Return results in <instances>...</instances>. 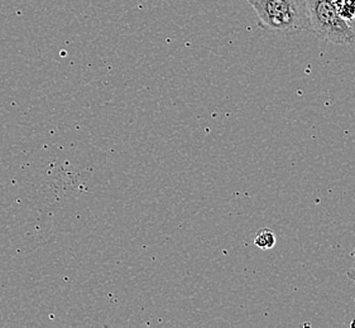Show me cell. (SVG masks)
<instances>
[{
	"instance_id": "cell-1",
	"label": "cell",
	"mask_w": 355,
	"mask_h": 328,
	"mask_svg": "<svg viewBox=\"0 0 355 328\" xmlns=\"http://www.w3.org/2000/svg\"><path fill=\"white\" fill-rule=\"evenodd\" d=\"M258 26L276 36H296L309 29L306 0H248Z\"/></svg>"
},
{
	"instance_id": "cell-2",
	"label": "cell",
	"mask_w": 355,
	"mask_h": 328,
	"mask_svg": "<svg viewBox=\"0 0 355 328\" xmlns=\"http://www.w3.org/2000/svg\"><path fill=\"white\" fill-rule=\"evenodd\" d=\"M309 29L315 36L334 44L353 42L355 33L341 18L334 0H306Z\"/></svg>"
},
{
	"instance_id": "cell-3",
	"label": "cell",
	"mask_w": 355,
	"mask_h": 328,
	"mask_svg": "<svg viewBox=\"0 0 355 328\" xmlns=\"http://www.w3.org/2000/svg\"><path fill=\"white\" fill-rule=\"evenodd\" d=\"M338 13L355 33V0H334Z\"/></svg>"
},
{
	"instance_id": "cell-4",
	"label": "cell",
	"mask_w": 355,
	"mask_h": 328,
	"mask_svg": "<svg viewBox=\"0 0 355 328\" xmlns=\"http://www.w3.org/2000/svg\"><path fill=\"white\" fill-rule=\"evenodd\" d=\"M254 245L262 250H270L276 245V235L270 228H262L254 236Z\"/></svg>"
},
{
	"instance_id": "cell-5",
	"label": "cell",
	"mask_w": 355,
	"mask_h": 328,
	"mask_svg": "<svg viewBox=\"0 0 355 328\" xmlns=\"http://www.w3.org/2000/svg\"><path fill=\"white\" fill-rule=\"evenodd\" d=\"M352 259H353V263H352V266H350V269L347 271V277L350 280H353L355 282V249L353 253H352Z\"/></svg>"
}]
</instances>
